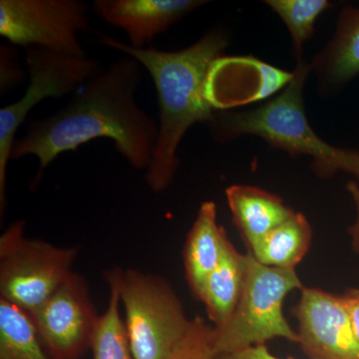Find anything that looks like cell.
Returning a JSON list of instances; mask_svg holds the SVG:
<instances>
[{"mask_svg": "<svg viewBox=\"0 0 359 359\" xmlns=\"http://www.w3.org/2000/svg\"><path fill=\"white\" fill-rule=\"evenodd\" d=\"M143 70L137 59L126 54L101 68L65 107L28 123L25 134L14 143L11 160L34 156L44 170L63 153L107 138L130 166L147 170L159 124L137 102Z\"/></svg>", "mask_w": 359, "mask_h": 359, "instance_id": "1", "label": "cell"}, {"mask_svg": "<svg viewBox=\"0 0 359 359\" xmlns=\"http://www.w3.org/2000/svg\"><path fill=\"white\" fill-rule=\"evenodd\" d=\"M98 36L99 44L137 59L154 82L159 134L146 181L151 190L163 192L177 173V151L188 130L197 123H211L216 114L207 98V81L212 65L224 56L228 35L215 28L196 43L176 51L137 49L109 35L99 33Z\"/></svg>", "mask_w": 359, "mask_h": 359, "instance_id": "2", "label": "cell"}, {"mask_svg": "<svg viewBox=\"0 0 359 359\" xmlns=\"http://www.w3.org/2000/svg\"><path fill=\"white\" fill-rule=\"evenodd\" d=\"M311 71V65L302 58L297 61L289 84L271 100L252 110L217 111L211 122L212 133L221 142L241 135H256L271 147L292 156H311L314 172L323 178L346 172L353 175L359 185V151L330 145L316 135L306 119L304 87Z\"/></svg>", "mask_w": 359, "mask_h": 359, "instance_id": "3", "label": "cell"}, {"mask_svg": "<svg viewBox=\"0 0 359 359\" xmlns=\"http://www.w3.org/2000/svg\"><path fill=\"white\" fill-rule=\"evenodd\" d=\"M304 287L294 269L264 266L248 252L244 287L235 311L224 325L212 327L215 354L264 344L276 337L297 344L299 334L285 318L283 306L292 290Z\"/></svg>", "mask_w": 359, "mask_h": 359, "instance_id": "4", "label": "cell"}, {"mask_svg": "<svg viewBox=\"0 0 359 359\" xmlns=\"http://www.w3.org/2000/svg\"><path fill=\"white\" fill-rule=\"evenodd\" d=\"M118 287L135 359H169L190 320L173 287L162 276L135 269L105 271Z\"/></svg>", "mask_w": 359, "mask_h": 359, "instance_id": "5", "label": "cell"}, {"mask_svg": "<svg viewBox=\"0 0 359 359\" xmlns=\"http://www.w3.org/2000/svg\"><path fill=\"white\" fill-rule=\"evenodd\" d=\"M25 221L0 237V299L32 313L72 273L79 250L25 238Z\"/></svg>", "mask_w": 359, "mask_h": 359, "instance_id": "6", "label": "cell"}, {"mask_svg": "<svg viewBox=\"0 0 359 359\" xmlns=\"http://www.w3.org/2000/svg\"><path fill=\"white\" fill-rule=\"evenodd\" d=\"M28 85L16 102L0 109V214L6 205V174L16 133L30 111L42 101L77 92L101 69L93 58H73L39 46L25 47Z\"/></svg>", "mask_w": 359, "mask_h": 359, "instance_id": "7", "label": "cell"}, {"mask_svg": "<svg viewBox=\"0 0 359 359\" xmlns=\"http://www.w3.org/2000/svg\"><path fill=\"white\" fill-rule=\"evenodd\" d=\"M88 11L82 0H1L0 35L25 48L86 58L79 34L90 28Z\"/></svg>", "mask_w": 359, "mask_h": 359, "instance_id": "8", "label": "cell"}, {"mask_svg": "<svg viewBox=\"0 0 359 359\" xmlns=\"http://www.w3.org/2000/svg\"><path fill=\"white\" fill-rule=\"evenodd\" d=\"M54 359H79L90 349L99 318L83 276L72 273L28 314Z\"/></svg>", "mask_w": 359, "mask_h": 359, "instance_id": "9", "label": "cell"}, {"mask_svg": "<svg viewBox=\"0 0 359 359\" xmlns=\"http://www.w3.org/2000/svg\"><path fill=\"white\" fill-rule=\"evenodd\" d=\"M292 313L299 323L297 344L309 359H359L342 295L304 287Z\"/></svg>", "mask_w": 359, "mask_h": 359, "instance_id": "10", "label": "cell"}, {"mask_svg": "<svg viewBox=\"0 0 359 359\" xmlns=\"http://www.w3.org/2000/svg\"><path fill=\"white\" fill-rule=\"evenodd\" d=\"M208 4L203 0H95L94 13L121 29L133 48H147L157 35Z\"/></svg>", "mask_w": 359, "mask_h": 359, "instance_id": "11", "label": "cell"}, {"mask_svg": "<svg viewBox=\"0 0 359 359\" xmlns=\"http://www.w3.org/2000/svg\"><path fill=\"white\" fill-rule=\"evenodd\" d=\"M228 242L226 231L217 222L216 204L212 201L203 203L183 250L187 280L197 299L205 280L221 262Z\"/></svg>", "mask_w": 359, "mask_h": 359, "instance_id": "12", "label": "cell"}, {"mask_svg": "<svg viewBox=\"0 0 359 359\" xmlns=\"http://www.w3.org/2000/svg\"><path fill=\"white\" fill-rule=\"evenodd\" d=\"M226 198L233 223L249 250L294 212L280 197L256 187H229Z\"/></svg>", "mask_w": 359, "mask_h": 359, "instance_id": "13", "label": "cell"}, {"mask_svg": "<svg viewBox=\"0 0 359 359\" xmlns=\"http://www.w3.org/2000/svg\"><path fill=\"white\" fill-rule=\"evenodd\" d=\"M311 66L328 88L339 89L358 76L359 8L348 6L342 9L334 39Z\"/></svg>", "mask_w": 359, "mask_h": 359, "instance_id": "14", "label": "cell"}, {"mask_svg": "<svg viewBox=\"0 0 359 359\" xmlns=\"http://www.w3.org/2000/svg\"><path fill=\"white\" fill-rule=\"evenodd\" d=\"M245 273V255L240 254L229 240L221 262L198 297L205 304L212 327H222L230 320L242 294Z\"/></svg>", "mask_w": 359, "mask_h": 359, "instance_id": "15", "label": "cell"}, {"mask_svg": "<svg viewBox=\"0 0 359 359\" xmlns=\"http://www.w3.org/2000/svg\"><path fill=\"white\" fill-rule=\"evenodd\" d=\"M313 231L302 212H294L289 219L273 229L249 250L264 266L294 269L308 254Z\"/></svg>", "mask_w": 359, "mask_h": 359, "instance_id": "16", "label": "cell"}, {"mask_svg": "<svg viewBox=\"0 0 359 359\" xmlns=\"http://www.w3.org/2000/svg\"><path fill=\"white\" fill-rule=\"evenodd\" d=\"M0 359H54L25 311L0 299Z\"/></svg>", "mask_w": 359, "mask_h": 359, "instance_id": "17", "label": "cell"}, {"mask_svg": "<svg viewBox=\"0 0 359 359\" xmlns=\"http://www.w3.org/2000/svg\"><path fill=\"white\" fill-rule=\"evenodd\" d=\"M107 283L109 302L99 318L90 346L93 359H135L125 320L120 313L119 290L114 283Z\"/></svg>", "mask_w": 359, "mask_h": 359, "instance_id": "18", "label": "cell"}, {"mask_svg": "<svg viewBox=\"0 0 359 359\" xmlns=\"http://www.w3.org/2000/svg\"><path fill=\"white\" fill-rule=\"evenodd\" d=\"M266 4L287 25L292 52L297 61L301 60L302 46L313 37L316 20L332 4L327 0H269Z\"/></svg>", "mask_w": 359, "mask_h": 359, "instance_id": "19", "label": "cell"}, {"mask_svg": "<svg viewBox=\"0 0 359 359\" xmlns=\"http://www.w3.org/2000/svg\"><path fill=\"white\" fill-rule=\"evenodd\" d=\"M212 327L197 316L190 320L185 335L169 359H214Z\"/></svg>", "mask_w": 359, "mask_h": 359, "instance_id": "20", "label": "cell"}, {"mask_svg": "<svg viewBox=\"0 0 359 359\" xmlns=\"http://www.w3.org/2000/svg\"><path fill=\"white\" fill-rule=\"evenodd\" d=\"M25 71L21 69L13 45H0V91L6 94L25 81Z\"/></svg>", "mask_w": 359, "mask_h": 359, "instance_id": "21", "label": "cell"}, {"mask_svg": "<svg viewBox=\"0 0 359 359\" xmlns=\"http://www.w3.org/2000/svg\"><path fill=\"white\" fill-rule=\"evenodd\" d=\"M214 359H294L280 358L273 355L269 351L266 344H259L247 347V348L240 349V351H233V353H219L215 355Z\"/></svg>", "mask_w": 359, "mask_h": 359, "instance_id": "22", "label": "cell"}, {"mask_svg": "<svg viewBox=\"0 0 359 359\" xmlns=\"http://www.w3.org/2000/svg\"><path fill=\"white\" fill-rule=\"evenodd\" d=\"M353 334L359 342V290H349L342 294Z\"/></svg>", "mask_w": 359, "mask_h": 359, "instance_id": "23", "label": "cell"}, {"mask_svg": "<svg viewBox=\"0 0 359 359\" xmlns=\"http://www.w3.org/2000/svg\"><path fill=\"white\" fill-rule=\"evenodd\" d=\"M346 188L351 194L356 208L355 222L348 230L351 237V247L354 252L359 255V185L355 181H351L347 184Z\"/></svg>", "mask_w": 359, "mask_h": 359, "instance_id": "24", "label": "cell"}]
</instances>
